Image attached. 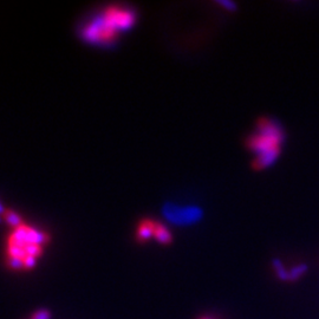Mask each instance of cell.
<instances>
[{"instance_id": "30bf717a", "label": "cell", "mask_w": 319, "mask_h": 319, "mask_svg": "<svg viewBox=\"0 0 319 319\" xmlns=\"http://www.w3.org/2000/svg\"><path fill=\"white\" fill-rule=\"evenodd\" d=\"M51 312L47 309H41L31 316V319H50Z\"/></svg>"}, {"instance_id": "ba28073f", "label": "cell", "mask_w": 319, "mask_h": 319, "mask_svg": "<svg viewBox=\"0 0 319 319\" xmlns=\"http://www.w3.org/2000/svg\"><path fill=\"white\" fill-rule=\"evenodd\" d=\"M4 219L12 229L17 228L18 226L23 225L24 223L23 220H21V217L12 211H4Z\"/></svg>"}, {"instance_id": "6da1fadb", "label": "cell", "mask_w": 319, "mask_h": 319, "mask_svg": "<svg viewBox=\"0 0 319 319\" xmlns=\"http://www.w3.org/2000/svg\"><path fill=\"white\" fill-rule=\"evenodd\" d=\"M49 241L48 233L32 226L23 223L13 228L6 240V265L12 271H30L37 265Z\"/></svg>"}, {"instance_id": "277c9868", "label": "cell", "mask_w": 319, "mask_h": 319, "mask_svg": "<svg viewBox=\"0 0 319 319\" xmlns=\"http://www.w3.org/2000/svg\"><path fill=\"white\" fill-rule=\"evenodd\" d=\"M280 143L277 141L267 139V137L260 136V135H253L248 141V148L251 149V152L254 153L256 156L263 155L265 153L271 152V150L279 149Z\"/></svg>"}, {"instance_id": "8fae6325", "label": "cell", "mask_w": 319, "mask_h": 319, "mask_svg": "<svg viewBox=\"0 0 319 319\" xmlns=\"http://www.w3.org/2000/svg\"><path fill=\"white\" fill-rule=\"evenodd\" d=\"M200 319H215V318L211 317V316H205V317H201Z\"/></svg>"}, {"instance_id": "52a82bcc", "label": "cell", "mask_w": 319, "mask_h": 319, "mask_svg": "<svg viewBox=\"0 0 319 319\" xmlns=\"http://www.w3.org/2000/svg\"><path fill=\"white\" fill-rule=\"evenodd\" d=\"M154 239L158 242H160V244L168 245L170 244L171 240H173V235H171L170 231L164 225H162V223L160 222H156Z\"/></svg>"}, {"instance_id": "9c48e42d", "label": "cell", "mask_w": 319, "mask_h": 319, "mask_svg": "<svg viewBox=\"0 0 319 319\" xmlns=\"http://www.w3.org/2000/svg\"><path fill=\"white\" fill-rule=\"evenodd\" d=\"M216 4L222 6L223 8L229 12H235L238 10V4L237 2L232 1V0H216Z\"/></svg>"}, {"instance_id": "7a4b0ae2", "label": "cell", "mask_w": 319, "mask_h": 319, "mask_svg": "<svg viewBox=\"0 0 319 319\" xmlns=\"http://www.w3.org/2000/svg\"><path fill=\"white\" fill-rule=\"evenodd\" d=\"M131 11L122 8H108L102 17L85 29V38L97 43H106L115 38L119 30L129 29L134 24Z\"/></svg>"}, {"instance_id": "8992f818", "label": "cell", "mask_w": 319, "mask_h": 319, "mask_svg": "<svg viewBox=\"0 0 319 319\" xmlns=\"http://www.w3.org/2000/svg\"><path fill=\"white\" fill-rule=\"evenodd\" d=\"M279 158V149L271 150V152L265 153V154L259 155L256 158V161H254V167L257 169H264V168L271 167L272 164L275 163Z\"/></svg>"}, {"instance_id": "3957f363", "label": "cell", "mask_w": 319, "mask_h": 319, "mask_svg": "<svg viewBox=\"0 0 319 319\" xmlns=\"http://www.w3.org/2000/svg\"><path fill=\"white\" fill-rule=\"evenodd\" d=\"M163 215L170 223L176 226H192L201 221L204 210L196 205L180 206L175 204H167L163 207Z\"/></svg>"}, {"instance_id": "5b68a950", "label": "cell", "mask_w": 319, "mask_h": 319, "mask_svg": "<svg viewBox=\"0 0 319 319\" xmlns=\"http://www.w3.org/2000/svg\"><path fill=\"white\" fill-rule=\"evenodd\" d=\"M155 225L156 221H153V220L146 219L137 227L136 231V239L139 242H147L150 239L154 238L155 234Z\"/></svg>"}]
</instances>
